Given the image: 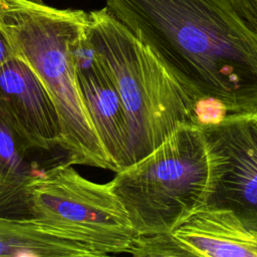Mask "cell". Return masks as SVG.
<instances>
[{
  "mask_svg": "<svg viewBox=\"0 0 257 257\" xmlns=\"http://www.w3.org/2000/svg\"><path fill=\"white\" fill-rule=\"evenodd\" d=\"M130 254L138 257H257V230L231 210L203 205L166 233L138 237Z\"/></svg>",
  "mask_w": 257,
  "mask_h": 257,
  "instance_id": "52a82bcc",
  "label": "cell"
},
{
  "mask_svg": "<svg viewBox=\"0 0 257 257\" xmlns=\"http://www.w3.org/2000/svg\"><path fill=\"white\" fill-rule=\"evenodd\" d=\"M209 160L206 204L257 230V107L200 125Z\"/></svg>",
  "mask_w": 257,
  "mask_h": 257,
  "instance_id": "8992f818",
  "label": "cell"
},
{
  "mask_svg": "<svg viewBox=\"0 0 257 257\" xmlns=\"http://www.w3.org/2000/svg\"><path fill=\"white\" fill-rule=\"evenodd\" d=\"M72 166L32 171L23 191L27 216L104 256L130 254L139 234L110 181L92 182Z\"/></svg>",
  "mask_w": 257,
  "mask_h": 257,
  "instance_id": "5b68a950",
  "label": "cell"
},
{
  "mask_svg": "<svg viewBox=\"0 0 257 257\" xmlns=\"http://www.w3.org/2000/svg\"><path fill=\"white\" fill-rule=\"evenodd\" d=\"M79 88L86 110L106 154L116 172L128 166L130 130L120 95L101 65L77 72Z\"/></svg>",
  "mask_w": 257,
  "mask_h": 257,
  "instance_id": "9c48e42d",
  "label": "cell"
},
{
  "mask_svg": "<svg viewBox=\"0 0 257 257\" xmlns=\"http://www.w3.org/2000/svg\"><path fill=\"white\" fill-rule=\"evenodd\" d=\"M14 55L10 41L0 25V65Z\"/></svg>",
  "mask_w": 257,
  "mask_h": 257,
  "instance_id": "4fadbf2b",
  "label": "cell"
},
{
  "mask_svg": "<svg viewBox=\"0 0 257 257\" xmlns=\"http://www.w3.org/2000/svg\"><path fill=\"white\" fill-rule=\"evenodd\" d=\"M242 21L257 36V0H231Z\"/></svg>",
  "mask_w": 257,
  "mask_h": 257,
  "instance_id": "7c38bea8",
  "label": "cell"
},
{
  "mask_svg": "<svg viewBox=\"0 0 257 257\" xmlns=\"http://www.w3.org/2000/svg\"><path fill=\"white\" fill-rule=\"evenodd\" d=\"M209 160L202 128L185 124L110 181L140 236L170 231L206 204Z\"/></svg>",
  "mask_w": 257,
  "mask_h": 257,
  "instance_id": "277c9868",
  "label": "cell"
},
{
  "mask_svg": "<svg viewBox=\"0 0 257 257\" xmlns=\"http://www.w3.org/2000/svg\"><path fill=\"white\" fill-rule=\"evenodd\" d=\"M0 104L31 150L59 147L55 105L33 70L15 55L0 65Z\"/></svg>",
  "mask_w": 257,
  "mask_h": 257,
  "instance_id": "ba28073f",
  "label": "cell"
},
{
  "mask_svg": "<svg viewBox=\"0 0 257 257\" xmlns=\"http://www.w3.org/2000/svg\"><path fill=\"white\" fill-rule=\"evenodd\" d=\"M31 149L0 104V209L23 208V191L32 174L26 157Z\"/></svg>",
  "mask_w": 257,
  "mask_h": 257,
  "instance_id": "8fae6325",
  "label": "cell"
},
{
  "mask_svg": "<svg viewBox=\"0 0 257 257\" xmlns=\"http://www.w3.org/2000/svg\"><path fill=\"white\" fill-rule=\"evenodd\" d=\"M88 13L90 38L126 112L131 166L179 127L200 125L199 101L163 55L106 7Z\"/></svg>",
  "mask_w": 257,
  "mask_h": 257,
  "instance_id": "3957f363",
  "label": "cell"
},
{
  "mask_svg": "<svg viewBox=\"0 0 257 257\" xmlns=\"http://www.w3.org/2000/svg\"><path fill=\"white\" fill-rule=\"evenodd\" d=\"M99 257L92 246L65 237L29 216L0 215V257Z\"/></svg>",
  "mask_w": 257,
  "mask_h": 257,
  "instance_id": "30bf717a",
  "label": "cell"
},
{
  "mask_svg": "<svg viewBox=\"0 0 257 257\" xmlns=\"http://www.w3.org/2000/svg\"><path fill=\"white\" fill-rule=\"evenodd\" d=\"M150 42L198 99L208 120L257 107V36L231 0H105Z\"/></svg>",
  "mask_w": 257,
  "mask_h": 257,
  "instance_id": "6da1fadb",
  "label": "cell"
},
{
  "mask_svg": "<svg viewBox=\"0 0 257 257\" xmlns=\"http://www.w3.org/2000/svg\"><path fill=\"white\" fill-rule=\"evenodd\" d=\"M88 21L89 13L80 9L0 0V25L14 55L33 70L55 105L67 162L116 172L86 110L70 53L71 40Z\"/></svg>",
  "mask_w": 257,
  "mask_h": 257,
  "instance_id": "7a4b0ae2",
  "label": "cell"
}]
</instances>
